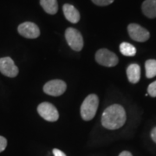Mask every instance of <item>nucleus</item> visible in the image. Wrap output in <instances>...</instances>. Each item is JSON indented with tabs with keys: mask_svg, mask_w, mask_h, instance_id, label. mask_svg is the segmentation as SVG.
I'll list each match as a JSON object with an SVG mask.
<instances>
[{
	"mask_svg": "<svg viewBox=\"0 0 156 156\" xmlns=\"http://www.w3.org/2000/svg\"><path fill=\"white\" fill-rule=\"evenodd\" d=\"M62 11H63V14L68 21H69L72 23H76L79 22L80 13L76 9V7H74L69 4H65L62 7Z\"/></svg>",
	"mask_w": 156,
	"mask_h": 156,
	"instance_id": "nucleus-10",
	"label": "nucleus"
},
{
	"mask_svg": "<svg viewBox=\"0 0 156 156\" xmlns=\"http://www.w3.org/2000/svg\"><path fill=\"white\" fill-rule=\"evenodd\" d=\"M65 38L68 44L73 50H82L83 47V38L76 29L68 28L65 31Z\"/></svg>",
	"mask_w": 156,
	"mask_h": 156,
	"instance_id": "nucleus-4",
	"label": "nucleus"
},
{
	"mask_svg": "<svg viewBox=\"0 0 156 156\" xmlns=\"http://www.w3.org/2000/svg\"><path fill=\"white\" fill-rule=\"evenodd\" d=\"M119 156H133V155H132V154H131L130 152H128V151H123V152H122V153L120 154V155Z\"/></svg>",
	"mask_w": 156,
	"mask_h": 156,
	"instance_id": "nucleus-21",
	"label": "nucleus"
},
{
	"mask_svg": "<svg viewBox=\"0 0 156 156\" xmlns=\"http://www.w3.org/2000/svg\"><path fill=\"white\" fill-rule=\"evenodd\" d=\"M147 94L152 97H156V81L149 84L147 88Z\"/></svg>",
	"mask_w": 156,
	"mask_h": 156,
	"instance_id": "nucleus-16",
	"label": "nucleus"
},
{
	"mask_svg": "<svg viewBox=\"0 0 156 156\" xmlns=\"http://www.w3.org/2000/svg\"><path fill=\"white\" fill-rule=\"evenodd\" d=\"M53 154H54V155L55 156H66V154L63 153V152H62L61 150H59V149H53Z\"/></svg>",
	"mask_w": 156,
	"mask_h": 156,
	"instance_id": "nucleus-19",
	"label": "nucleus"
},
{
	"mask_svg": "<svg viewBox=\"0 0 156 156\" xmlns=\"http://www.w3.org/2000/svg\"><path fill=\"white\" fill-rule=\"evenodd\" d=\"M0 72L8 77H15L18 74V68L11 57L0 58Z\"/></svg>",
	"mask_w": 156,
	"mask_h": 156,
	"instance_id": "nucleus-9",
	"label": "nucleus"
},
{
	"mask_svg": "<svg viewBox=\"0 0 156 156\" xmlns=\"http://www.w3.org/2000/svg\"><path fill=\"white\" fill-rule=\"evenodd\" d=\"M151 137H152L153 140L156 143V127L154 128H153V130L151 132Z\"/></svg>",
	"mask_w": 156,
	"mask_h": 156,
	"instance_id": "nucleus-20",
	"label": "nucleus"
},
{
	"mask_svg": "<svg viewBox=\"0 0 156 156\" xmlns=\"http://www.w3.org/2000/svg\"><path fill=\"white\" fill-rule=\"evenodd\" d=\"M128 31L130 37L137 42H146L150 37L147 30L136 23H130L128 26Z\"/></svg>",
	"mask_w": 156,
	"mask_h": 156,
	"instance_id": "nucleus-7",
	"label": "nucleus"
},
{
	"mask_svg": "<svg viewBox=\"0 0 156 156\" xmlns=\"http://www.w3.org/2000/svg\"><path fill=\"white\" fill-rule=\"evenodd\" d=\"M115 0H92V2L99 6H106L112 4Z\"/></svg>",
	"mask_w": 156,
	"mask_h": 156,
	"instance_id": "nucleus-17",
	"label": "nucleus"
},
{
	"mask_svg": "<svg viewBox=\"0 0 156 156\" xmlns=\"http://www.w3.org/2000/svg\"><path fill=\"white\" fill-rule=\"evenodd\" d=\"M141 8L146 17L149 18L156 17V0H145Z\"/></svg>",
	"mask_w": 156,
	"mask_h": 156,
	"instance_id": "nucleus-12",
	"label": "nucleus"
},
{
	"mask_svg": "<svg viewBox=\"0 0 156 156\" xmlns=\"http://www.w3.org/2000/svg\"><path fill=\"white\" fill-rule=\"evenodd\" d=\"M146 76L147 78H153L156 76V60L150 59L145 63Z\"/></svg>",
	"mask_w": 156,
	"mask_h": 156,
	"instance_id": "nucleus-15",
	"label": "nucleus"
},
{
	"mask_svg": "<svg viewBox=\"0 0 156 156\" xmlns=\"http://www.w3.org/2000/svg\"><path fill=\"white\" fill-rule=\"evenodd\" d=\"M125 109L119 104H114L104 110L101 116V124L105 128L115 130L122 128L126 122Z\"/></svg>",
	"mask_w": 156,
	"mask_h": 156,
	"instance_id": "nucleus-1",
	"label": "nucleus"
},
{
	"mask_svg": "<svg viewBox=\"0 0 156 156\" xmlns=\"http://www.w3.org/2000/svg\"><path fill=\"white\" fill-rule=\"evenodd\" d=\"M95 60L99 64L105 67H114L119 62L116 55L107 49L98 50L95 54Z\"/></svg>",
	"mask_w": 156,
	"mask_h": 156,
	"instance_id": "nucleus-3",
	"label": "nucleus"
},
{
	"mask_svg": "<svg viewBox=\"0 0 156 156\" xmlns=\"http://www.w3.org/2000/svg\"><path fill=\"white\" fill-rule=\"evenodd\" d=\"M128 81L132 83H137L140 78V68L136 63L130 64L127 69Z\"/></svg>",
	"mask_w": 156,
	"mask_h": 156,
	"instance_id": "nucleus-11",
	"label": "nucleus"
},
{
	"mask_svg": "<svg viewBox=\"0 0 156 156\" xmlns=\"http://www.w3.org/2000/svg\"><path fill=\"white\" fill-rule=\"evenodd\" d=\"M40 5L45 12L50 15L56 14L58 11L57 0H40Z\"/></svg>",
	"mask_w": 156,
	"mask_h": 156,
	"instance_id": "nucleus-13",
	"label": "nucleus"
},
{
	"mask_svg": "<svg viewBox=\"0 0 156 156\" xmlns=\"http://www.w3.org/2000/svg\"><path fill=\"white\" fill-rule=\"evenodd\" d=\"M67 88L66 83L62 80H52L44 86V91L47 95L59 96L62 95Z\"/></svg>",
	"mask_w": 156,
	"mask_h": 156,
	"instance_id": "nucleus-6",
	"label": "nucleus"
},
{
	"mask_svg": "<svg viewBox=\"0 0 156 156\" xmlns=\"http://www.w3.org/2000/svg\"><path fill=\"white\" fill-rule=\"evenodd\" d=\"M120 51L126 56H134L136 54L135 47L128 43H122L120 45Z\"/></svg>",
	"mask_w": 156,
	"mask_h": 156,
	"instance_id": "nucleus-14",
	"label": "nucleus"
},
{
	"mask_svg": "<svg viewBox=\"0 0 156 156\" xmlns=\"http://www.w3.org/2000/svg\"><path fill=\"white\" fill-rule=\"evenodd\" d=\"M17 30L22 37L26 38L34 39L40 36V30L38 26L31 22H24L21 23L18 26Z\"/></svg>",
	"mask_w": 156,
	"mask_h": 156,
	"instance_id": "nucleus-8",
	"label": "nucleus"
},
{
	"mask_svg": "<svg viewBox=\"0 0 156 156\" xmlns=\"http://www.w3.org/2000/svg\"><path fill=\"white\" fill-rule=\"evenodd\" d=\"M7 146V140L5 137L0 136V153L3 152L6 148Z\"/></svg>",
	"mask_w": 156,
	"mask_h": 156,
	"instance_id": "nucleus-18",
	"label": "nucleus"
},
{
	"mask_svg": "<svg viewBox=\"0 0 156 156\" xmlns=\"http://www.w3.org/2000/svg\"><path fill=\"white\" fill-rule=\"evenodd\" d=\"M37 112L41 117L48 122H56L59 118V114L56 107L50 102H42L37 107Z\"/></svg>",
	"mask_w": 156,
	"mask_h": 156,
	"instance_id": "nucleus-5",
	"label": "nucleus"
},
{
	"mask_svg": "<svg viewBox=\"0 0 156 156\" xmlns=\"http://www.w3.org/2000/svg\"><path fill=\"white\" fill-rule=\"evenodd\" d=\"M99 105L98 96L94 94L89 95L85 99L81 106V115L84 121L92 120L96 114Z\"/></svg>",
	"mask_w": 156,
	"mask_h": 156,
	"instance_id": "nucleus-2",
	"label": "nucleus"
}]
</instances>
